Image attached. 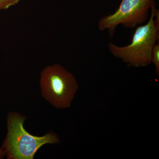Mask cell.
I'll list each match as a JSON object with an SVG mask.
<instances>
[{
    "label": "cell",
    "mask_w": 159,
    "mask_h": 159,
    "mask_svg": "<svg viewBox=\"0 0 159 159\" xmlns=\"http://www.w3.org/2000/svg\"><path fill=\"white\" fill-rule=\"evenodd\" d=\"M151 16L146 25L137 27L131 43L119 47L110 42L107 45L114 57L122 60L129 66L142 67L151 63L152 49L159 40V11L153 1L151 6Z\"/></svg>",
    "instance_id": "obj_1"
},
{
    "label": "cell",
    "mask_w": 159,
    "mask_h": 159,
    "mask_svg": "<svg viewBox=\"0 0 159 159\" xmlns=\"http://www.w3.org/2000/svg\"><path fill=\"white\" fill-rule=\"evenodd\" d=\"M25 119L16 112L9 114L8 134L2 146L8 159H33L43 145L59 143L58 136L53 133L40 137L30 134L23 126Z\"/></svg>",
    "instance_id": "obj_2"
},
{
    "label": "cell",
    "mask_w": 159,
    "mask_h": 159,
    "mask_svg": "<svg viewBox=\"0 0 159 159\" xmlns=\"http://www.w3.org/2000/svg\"><path fill=\"white\" fill-rule=\"evenodd\" d=\"M40 82L43 96L57 108L70 107L78 87L73 74L58 64L43 69Z\"/></svg>",
    "instance_id": "obj_3"
},
{
    "label": "cell",
    "mask_w": 159,
    "mask_h": 159,
    "mask_svg": "<svg viewBox=\"0 0 159 159\" xmlns=\"http://www.w3.org/2000/svg\"><path fill=\"white\" fill-rule=\"evenodd\" d=\"M153 0H122L119 8L113 14L99 20L98 29L107 30L110 37L113 36L118 25L133 29L146 21Z\"/></svg>",
    "instance_id": "obj_4"
},
{
    "label": "cell",
    "mask_w": 159,
    "mask_h": 159,
    "mask_svg": "<svg viewBox=\"0 0 159 159\" xmlns=\"http://www.w3.org/2000/svg\"><path fill=\"white\" fill-rule=\"evenodd\" d=\"M151 62L155 66L156 71L159 75V41L156 44L152 49L151 55Z\"/></svg>",
    "instance_id": "obj_5"
},
{
    "label": "cell",
    "mask_w": 159,
    "mask_h": 159,
    "mask_svg": "<svg viewBox=\"0 0 159 159\" xmlns=\"http://www.w3.org/2000/svg\"><path fill=\"white\" fill-rule=\"evenodd\" d=\"M20 0H0V11L16 6Z\"/></svg>",
    "instance_id": "obj_6"
},
{
    "label": "cell",
    "mask_w": 159,
    "mask_h": 159,
    "mask_svg": "<svg viewBox=\"0 0 159 159\" xmlns=\"http://www.w3.org/2000/svg\"><path fill=\"white\" fill-rule=\"evenodd\" d=\"M5 154H6L5 151L3 147H2V148H0V159L3 157Z\"/></svg>",
    "instance_id": "obj_7"
}]
</instances>
